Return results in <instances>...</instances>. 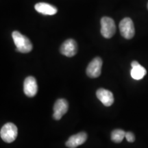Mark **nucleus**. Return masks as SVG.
Masks as SVG:
<instances>
[{
	"label": "nucleus",
	"instance_id": "f257e3e1",
	"mask_svg": "<svg viewBox=\"0 0 148 148\" xmlns=\"http://www.w3.org/2000/svg\"><path fill=\"white\" fill-rule=\"evenodd\" d=\"M12 38L16 45V51L18 52L26 53L32 50V44L25 35L21 34L18 31H14L12 34Z\"/></svg>",
	"mask_w": 148,
	"mask_h": 148
},
{
	"label": "nucleus",
	"instance_id": "f03ea898",
	"mask_svg": "<svg viewBox=\"0 0 148 148\" xmlns=\"http://www.w3.org/2000/svg\"><path fill=\"white\" fill-rule=\"evenodd\" d=\"M18 130L16 125L12 123H7L1 127L0 136L1 139L5 143H10L15 140L17 137Z\"/></svg>",
	"mask_w": 148,
	"mask_h": 148
},
{
	"label": "nucleus",
	"instance_id": "7ed1b4c3",
	"mask_svg": "<svg viewBox=\"0 0 148 148\" xmlns=\"http://www.w3.org/2000/svg\"><path fill=\"white\" fill-rule=\"evenodd\" d=\"M116 25L114 20L108 16L101 19V34L106 38H110L115 34Z\"/></svg>",
	"mask_w": 148,
	"mask_h": 148
},
{
	"label": "nucleus",
	"instance_id": "20e7f679",
	"mask_svg": "<svg viewBox=\"0 0 148 148\" xmlns=\"http://www.w3.org/2000/svg\"><path fill=\"white\" fill-rule=\"evenodd\" d=\"M119 30L121 36L125 39H131L134 36L135 29L132 20L129 17L122 19L119 23Z\"/></svg>",
	"mask_w": 148,
	"mask_h": 148
},
{
	"label": "nucleus",
	"instance_id": "39448f33",
	"mask_svg": "<svg viewBox=\"0 0 148 148\" xmlns=\"http://www.w3.org/2000/svg\"><path fill=\"white\" fill-rule=\"evenodd\" d=\"M102 60L99 57H96L90 61L86 68V74L90 78H96L101 75L102 67Z\"/></svg>",
	"mask_w": 148,
	"mask_h": 148
},
{
	"label": "nucleus",
	"instance_id": "423d86ee",
	"mask_svg": "<svg viewBox=\"0 0 148 148\" xmlns=\"http://www.w3.org/2000/svg\"><path fill=\"white\" fill-rule=\"evenodd\" d=\"M38 91V85L36 79L33 76H28L23 83V92L29 97H34Z\"/></svg>",
	"mask_w": 148,
	"mask_h": 148
},
{
	"label": "nucleus",
	"instance_id": "0eeeda50",
	"mask_svg": "<svg viewBox=\"0 0 148 148\" xmlns=\"http://www.w3.org/2000/svg\"><path fill=\"white\" fill-rule=\"evenodd\" d=\"M60 51L62 55L66 57L74 56L77 51V42L71 38L66 40L61 45Z\"/></svg>",
	"mask_w": 148,
	"mask_h": 148
},
{
	"label": "nucleus",
	"instance_id": "6e6552de",
	"mask_svg": "<svg viewBox=\"0 0 148 148\" xmlns=\"http://www.w3.org/2000/svg\"><path fill=\"white\" fill-rule=\"evenodd\" d=\"M69 103L64 99H59L56 101L53 106V117L56 120H60L62 116L67 112Z\"/></svg>",
	"mask_w": 148,
	"mask_h": 148
},
{
	"label": "nucleus",
	"instance_id": "1a4fd4ad",
	"mask_svg": "<svg viewBox=\"0 0 148 148\" xmlns=\"http://www.w3.org/2000/svg\"><path fill=\"white\" fill-rule=\"evenodd\" d=\"M87 139V134L86 132H81L76 134L72 135L70 136L65 145L69 148H76L79 145H82Z\"/></svg>",
	"mask_w": 148,
	"mask_h": 148
},
{
	"label": "nucleus",
	"instance_id": "9d476101",
	"mask_svg": "<svg viewBox=\"0 0 148 148\" xmlns=\"http://www.w3.org/2000/svg\"><path fill=\"white\" fill-rule=\"evenodd\" d=\"M96 95L105 106H110L114 103L113 94L110 90L105 88H99L96 92Z\"/></svg>",
	"mask_w": 148,
	"mask_h": 148
},
{
	"label": "nucleus",
	"instance_id": "9b49d317",
	"mask_svg": "<svg viewBox=\"0 0 148 148\" xmlns=\"http://www.w3.org/2000/svg\"><path fill=\"white\" fill-rule=\"evenodd\" d=\"M34 8L37 12L44 15H54L58 12V9L54 5L47 3L40 2L36 3L34 5Z\"/></svg>",
	"mask_w": 148,
	"mask_h": 148
},
{
	"label": "nucleus",
	"instance_id": "f8f14e48",
	"mask_svg": "<svg viewBox=\"0 0 148 148\" xmlns=\"http://www.w3.org/2000/svg\"><path fill=\"white\" fill-rule=\"evenodd\" d=\"M146 73H147L146 69L140 64H138V66L132 67L130 73L131 76H132V78L136 79V80L143 79V77L146 75Z\"/></svg>",
	"mask_w": 148,
	"mask_h": 148
},
{
	"label": "nucleus",
	"instance_id": "ddd939ff",
	"mask_svg": "<svg viewBox=\"0 0 148 148\" xmlns=\"http://www.w3.org/2000/svg\"><path fill=\"white\" fill-rule=\"evenodd\" d=\"M125 132L123 130H114L111 133V140L116 143H121L123 138L125 137Z\"/></svg>",
	"mask_w": 148,
	"mask_h": 148
},
{
	"label": "nucleus",
	"instance_id": "4468645a",
	"mask_svg": "<svg viewBox=\"0 0 148 148\" xmlns=\"http://www.w3.org/2000/svg\"><path fill=\"white\" fill-rule=\"evenodd\" d=\"M125 138L130 143H133L135 140V136L132 132H128L125 133Z\"/></svg>",
	"mask_w": 148,
	"mask_h": 148
},
{
	"label": "nucleus",
	"instance_id": "2eb2a0df",
	"mask_svg": "<svg viewBox=\"0 0 148 148\" xmlns=\"http://www.w3.org/2000/svg\"><path fill=\"white\" fill-rule=\"evenodd\" d=\"M138 64H140L138 63V62H137V61L134 60V61H132V63H131V66H132V67H134V66H138Z\"/></svg>",
	"mask_w": 148,
	"mask_h": 148
},
{
	"label": "nucleus",
	"instance_id": "dca6fc26",
	"mask_svg": "<svg viewBox=\"0 0 148 148\" xmlns=\"http://www.w3.org/2000/svg\"><path fill=\"white\" fill-rule=\"evenodd\" d=\"M147 9H148V3H147Z\"/></svg>",
	"mask_w": 148,
	"mask_h": 148
}]
</instances>
